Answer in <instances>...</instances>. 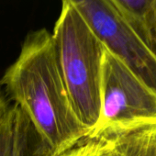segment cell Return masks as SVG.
Returning a JSON list of instances; mask_svg holds the SVG:
<instances>
[{
  "label": "cell",
  "mask_w": 156,
  "mask_h": 156,
  "mask_svg": "<svg viewBox=\"0 0 156 156\" xmlns=\"http://www.w3.org/2000/svg\"><path fill=\"white\" fill-rule=\"evenodd\" d=\"M1 85L27 116L51 156H58L86 139L88 130L76 117L59 70L51 33L30 32Z\"/></svg>",
  "instance_id": "1"
},
{
  "label": "cell",
  "mask_w": 156,
  "mask_h": 156,
  "mask_svg": "<svg viewBox=\"0 0 156 156\" xmlns=\"http://www.w3.org/2000/svg\"><path fill=\"white\" fill-rule=\"evenodd\" d=\"M51 37L71 104L89 134L99 116L105 47L78 13L65 3H62Z\"/></svg>",
  "instance_id": "2"
},
{
  "label": "cell",
  "mask_w": 156,
  "mask_h": 156,
  "mask_svg": "<svg viewBox=\"0 0 156 156\" xmlns=\"http://www.w3.org/2000/svg\"><path fill=\"white\" fill-rule=\"evenodd\" d=\"M156 125V90L105 48L97 124L87 138H113Z\"/></svg>",
  "instance_id": "3"
},
{
  "label": "cell",
  "mask_w": 156,
  "mask_h": 156,
  "mask_svg": "<svg viewBox=\"0 0 156 156\" xmlns=\"http://www.w3.org/2000/svg\"><path fill=\"white\" fill-rule=\"evenodd\" d=\"M71 6L111 53L156 90V53L128 26L110 0H62Z\"/></svg>",
  "instance_id": "4"
},
{
  "label": "cell",
  "mask_w": 156,
  "mask_h": 156,
  "mask_svg": "<svg viewBox=\"0 0 156 156\" xmlns=\"http://www.w3.org/2000/svg\"><path fill=\"white\" fill-rule=\"evenodd\" d=\"M132 31L155 53L156 0H110Z\"/></svg>",
  "instance_id": "5"
},
{
  "label": "cell",
  "mask_w": 156,
  "mask_h": 156,
  "mask_svg": "<svg viewBox=\"0 0 156 156\" xmlns=\"http://www.w3.org/2000/svg\"><path fill=\"white\" fill-rule=\"evenodd\" d=\"M116 156H156V125L118 136Z\"/></svg>",
  "instance_id": "6"
},
{
  "label": "cell",
  "mask_w": 156,
  "mask_h": 156,
  "mask_svg": "<svg viewBox=\"0 0 156 156\" xmlns=\"http://www.w3.org/2000/svg\"><path fill=\"white\" fill-rule=\"evenodd\" d=\"M117 137L86 138L58 156H116Z\"/></svg>",
  "instance_id": "7"
},
{
  "label": "cell",
  "mask_w": 156,
  "mask_h": 156,
  "mask_svg": "<svg viewBox=\"0 0 156 156\" xmlns=\"http://www.w3.org/2000/svg\"><path fill=\"white\" fill-rule=\"evenodd\" d=\"M15 105L0 114V156H15Z\"/></svg>",
  "instance_id": "8"
},
{
  "label": "cell",
  "mask_w": 156,
  "mask_h": 156,
  "mask_svg": "<svg viewBox=\"0 0 156 156\" xmlns=\"http://www.w3.org/2000/svg\"><path fill=\"white\" fill-rule=\"evenodd\" d=\"M9 107V105L8 104V102L5 98L4 93H3L1 87H0V114H2L4 111H6Z\"/></svg>",
  "instance_id": "9"
},
{
  "label": "cell",
  "mask_w": 156,
  "mask_h": 156,
  "mask_svg": "<svg viewBox=\"0 0 156 156\" xmlns=\"http://www.w3.org/2000/svg\"><path fill=\"white\" fill-rule=\"evenodd\" d=\"M17 156H44V155L38 153V152H33V151H25V152L19 153Z\"/></svg>",
  "instance_id": "10"
},
{
  "label": "cell",
  "mask_w": 156,
  "mask_h": 156,
  "mask_svg": "<svg viewBox=\"0 0 156 156\" xmlns=\"http://www.w3.org/2000/svg\"><path fill=\"white\" fill-rule=\"evenodd\" d=\"M154 51L156 53V5H155V39H154Z\"/></svg>",
  "instance_id": "11"
}]
</instances>
